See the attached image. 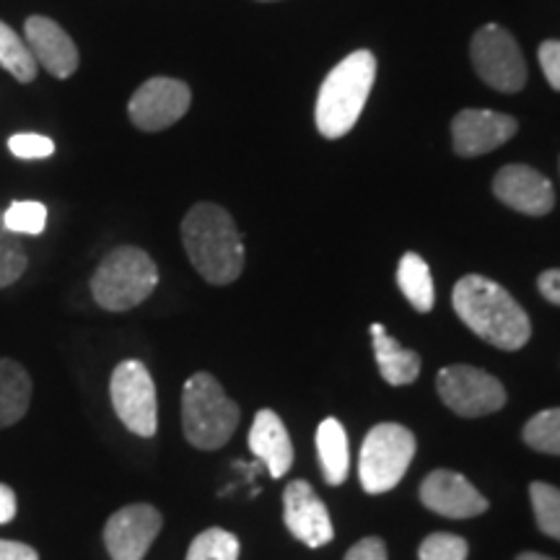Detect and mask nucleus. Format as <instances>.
I'll return each instance as SVG.
<instances>
[{
	"mask_svg": "<svg viewBox=\"0 0 560 560\" xmlns=\"http://www.w3.org/2000/svg\"><path fill=\"white\" fill-rule=\"evenodd\" d=\"M112 408L122 425L136 436L151 439L159 431V402L156 384L151 380V371L143 361H122L112 371L109 382Z\"/></svg>",
	"mask_w": 560,
	"mask_h": 560,
	"instance_id": "obj_7",
	"label": "nucleus"
},
{
	"mask_svg": "<svg viewBox=\"0 0 560 560\" xmlns=\"http://www.w3.org/2000/svg\"><path fill=\"white\" fill-rule=\"evenodd\" d=\"M249 450L262 467H268L272 478H283L293 465L291 436L283 420L272 410H260L249 429Z\"/></svg>",
	"mask_w": 560,
	"mask_h": 560,
	"instance_id": "obj_17",
	"label": "nucleus"
},
{
	"mask_svg": "<svg viewBox=\"0 0 560 560\" xmlns=\"http://www.w3.org/2000/svg\"><path fill=\"white\" fill-rule=\"evenodd\" d=\"M182 244L192 268L213 285H229L244 270V242L229 210L198 202L182 221Z\"/></svg>",
	"mask_w": 560,
	"mask_h": 560,
	"instance_id": "obj_2",
	"label": "nucleus"
},
{
	"mask_svg": "<svg viewBox=\"0 0 560 560\" xmlns=\"http://www.w3.org/2000/svg\"><path fill=\"white\" fill-rule=\"evenodd\" d=\"M420 503L446 520H472L488 511V499L465 475L452 470H433L420 482Z\"/></svg>",
	"mask_w": 560,
	"mask_h": 560,
	"instance_id": "obj_13",
	"label": "nucleus"
},
{
	"mask_svg": "<svg viewBox=\"0 0 560 560\" xmlns=\"http://www.w3.org/2000/svg\"><path fill=\"white\" fill-rule=\"evenodd\" d=\"M30 257H26L21 236L5 229L3 213H0V289H9L26 272Z\"/></svg>",
	"mask_w": 560,
	"mask_h": 560,
	"instance_id": "obj_26",
	"label": "nucleus"
},
{
	"mask_svg": "<svg viewBox=\"0 0 560 560\" xmlns=\"http://www.w3.org/2000/svg\"><path fill=\"white\" fill-rule=\"evenodd\" d=\"M416 436L400 423H380L363 439L359 478L366 493L380 495L400 486L416 457Z\"/></svg>",
	"mask_w": 560,
	"mask_h": 560,
	"instance_id": "obj_6",
	"label": "nucleus"
},
{
	"mask_svg": "<svg viewBox=\"0 0 560 560\" xmlns=\"http://www.w3.org/2000/svg\"><path fill=\"white\" fill-rule=\"evenodd\" d=\"M164 527V516L151 503H130L104 524V548L112 560H143Z\"/></svg>",
	"mask_w": 560,
	"mask_h": 560,
	"instance_id": "obj_11",
	"label": "nucleus"
},
{
	"mask_svg": "<svg viewBox=\"0 0 560 560\" xmlns=\"http://www.w3.org/2000/svg\"><path fill=\"white\" fill-rule=\"evenodd\" d=\"M371 340H374V355L384 382L392 384V387H405V384L418 380L420 355L416 350L402 348L392 335H387L384 325H371Z\"/></svg>",
	"mask_w": 560,
	"mask_h": 560,
	"instance_id": "obj_18",
	"label": "nucleus"
},
{
	"mask_svg": "<svg viewBox=\"0 0 560 560\" xmlns=\"http://www.w3.org/2000/svg\"><path fill=\"white\" fill-rule=\"evenodd\" d=\"M529 499L542 535L560 540V488L548 486V482H532Z\"/></svg>",
	"mask_w": 560,
	"mask_h": 560,
	"instance_id": "obj_25",
	"label": "nucleus"
},
{
	"mask_svg": "<svg viewBox=\"0 0 560 560\" xmlns=\"http://www.w3.org/2000/svg\"><path fill=\"white\" fill-rule=\"evenodd\" d=\"M262 3H270V0H262Z\"/></svg>",
	"mask_w": 560,
	"mask_h": 560,
	"instance_id": "obj_36",
	"label": "nucleus"
},
{
	"mask_svg": "<svg viewBox=\"0 0 560 560\" xmlns=\"http://www.w3.org/2000/svg\"><path fill=\"white\" fill-rule=\"evenodd\" d=\"M185 560H240V537L221 527L200 532Z\"/></svg>",
	"mask_w": 560,
	"mask_h": 560,
	"instance_id": "obj_24",
	"label": "nucleus"
},
{
	"mask_svg": "<svg viewBox=\"0 0 560 560\" xmlns=\"http://www.w3.org/2000/svg\"><path fill=\"white\" fill-rule=\"evenodd\" d=\"M452 304L457 317L490 346L520 350L532 338V325L520 301L486 276H465L454 285Z\"/></svg>",
	"mask_w": 560,
	"mask_h": 560,
	"instance_id": "obj_1",
	"label": "nucleus"
},
{
	"mask_svg": "<svg viewBox=\"0 0 560 560\" xmlns=\"http://www.w3.org/2000/svg\"><path fill=\"white\" fill-rule=\"evenodd\" d=\"M540 66L548 83L560 91V42L548 39L540 45Z\"/></svg>",
	"mask_w": 560,
	"mask_h": 560,
	"instance_id": "obj_30",
	"label": "nucleus"
},
{
	"mask_svg": "<svg viewBox=\"0 0 560 560\" xmlns=\"http://www.w3.org/2000/svg\"><path fill=\"white\" fill-rule=\"evenodd\" d=\"M3 223L5 229L13 231V234H26V236H39L45 231L47 223V208L37 200H21L11 202L9 208L3 210Z\"/></svg>",
	"mask_w": 560,
	"mask_h": 560,
	"instance_id": "obj_27",
	"label": "nucleus"
},
{
	"mask_svg": "<svg viewBox=\"0 0 560 560\" xmlns=\"http://www.w3.org/2000/svg\"><path fill=\"white\" fill-rule=\"evenodd\" d=\"M283 522L306 548H322L335 537L330 511L306 480H291L283 490Z\"/></svg>",
	"mask_w": 560,
	"mask_h": 560,
	"instance_id": "obj_12",
	"label": "nucleus"
},
{
	"mask_svg": "<svg viewBox=\"0 0 560 560\" xmlns=\"http://www.w3.org/2000/svg\"><path fill=\"white\" fill-rule=\"evenodd\" d=\"M0 66H3L13 79L21 83H30L37 79V60L26 45V39H21L9 24L0 21Z\"/></svg>",
	"mask_w": 560,
	"mask_h": 560,
	"instance_id": "obj_22",
	"label": "nucleus"
},
{
	"mask_svg": "<svg viewBox=\"0 0 560 560\" xmlns=\"http://www.w3.org/2000/svg\"><path fill=\"white\" fill-rule=\"evenodd\" d=\"M420 560H467V540L450 532H433L418 548Z\"/></svg>",
	"mask_w": 560,
	"mask_h": 560,
	"instance_id": "obj_28",
	"label": "nucleus"
},
{
	"mask_svg": "<svg viewBox=\"0 0 560 560\" xmlns=\"http://www.w3.org/2000/svg\"><path fill=\"white\" fill-rule=\"evenodd\" d=\"M192 104V91L177 79H149L140 86L128 104L130 122L145 132L172 128L187 115Z\"/></svg>",
	"mask_w": 560,
	"mask_h": 560,
	"instance_id": "obj_10",
	"label": "nucleus"
},
{
	"mask_svg": "<svg viewBox=\"0 0 560 560\" xmlns=\"http://www.w3.org/2000/svg\"><path fill=\"white\" fill-rule=\"evenodd\" d=\"M520 122L511 115L490 109H462L452 122L454 151L459 156H482L516 136Z\"/></svg>",
	"mask_w": 560,
	"mask_h": 560,
	"instance_id": "obj_14",
	"label": "nucleus"
},
{
	"mask_svg": "<svg viewBox=\"0 0 560 560\" xmlns=\"http://www.w3.org/2000/svg\"><path fill=\"white\" fill-rule=\"evenodd\" d=\"M32 402V380L13 359H0V429L19 423Z\"/></svg>",
	"mask_w": 560,
	"mask_h": 560,
	"instance_id": "obj_20",
	"label": "nucleus"
},
{
	"mask_svg": "<svg viewBox=\"0 0 560 560\" xmlns=\"http://www.w3.org/2000/svg\"><path fill=\"white\" fill-rule=\"evenodd\" d=\"M9 151L16 159L34 161V159L52 156L55 143L47 136H37V132H19V136H11Z\"/></svg>",
	"mask_w": 560,
	"mask_h": 560,
	"instance_id": "obj_29",
	"label": "nucleus"
},
{
	"mask_svg": "<svg viewBox=\"0 0 560 560\" xmlns=\"http://www.w3.org/2000/svg\"><path fill=\"white\" fill-rule=\"evenodd\" d=\"M16 493L5 482H0V524H9L16 516Z\"/></svg>",
	"mask_w": 560,
	"mask_h": 560,
	"instance_id": "obj_34",
	"label": "nucleus"
},
{
	"mask_svg": "<svg viewBox=\"0 0 560 560\" xmlns=\"http://www.w3.org/2000/svg\"><path fill=\"white\" fill-rule=\"evenodd\" d=\"M524 444L540 454H556L560 457V408L542 410L529 418L524 425Z\"/></svg>",
	"mask_w": 560,
	"mask_h": 560,
	"instance_id": "obj_23",
	"label": "nucleus"
},
{
	"mask_svg": "<svg viewBox=\"0 0 560 560\" xmlns=\"http://www.w3.org/2000/svg\"><path fill=\"white\" fill-rule=\"evenodd\" d=\"M470 58L475 73L490 89L503 91V94H516L527 83V62H524L520 45L511 37V32L499 24H488L475 32Z\"/></svg>",
	"mask_w": 560,
	"mask_h": 560,
	"instance_id": "obj_8",
	"label": "nucleus"
},
{
	"mask_svg": "<svg viewBox=\"0 0 560 560\" xmlns=\"http://www.w3.org/2000/svg\"><path fill=\"white\" fill-rule=\"evenodd\" d=\"M24 39L30 50L47 73L55 79H70L79 68V50H75L73 39L60 24H55L47 16H30L24 24Z\"/></svg>",
	"mask_w": 560,
	"mask_h": 560,
	"instance_id": "obj_16",
	"label": "nucleus"
},
{
	"mask_svg": "<svg viewBox=\"0 0 560 560\" xmlns=\"http://www.w3.org/2000/svg\"><path fill=\"white\" fill-rule=\"evenodd\" d=\"M240 405L229 400L221 382L208 371H198L182 389V431L195 450L213 452L229 444L240 425Z\"/></svg>",
	"mask_w": 560,
	"mask_h": 560,
	"instance_id": "obj_4",
	"label": "nucleus"
},
{
	"mask_svg": "<svg viewBox=\"0 0 560 560\" xmlns=\"http://www.w3.org/2000/svg\"><path fill=\"white\" fill-rule=\"evenodd\" d=\"M317 454L327 486H342L350 470L348 433L338 418H325L317 429Z\"/></svg>",
	"mask_w": 560,
	"mask_h": 560,
	"instance_id": "obj_19",
	"label": "nucleus"
},
{
	"mask_svg": "<svg viewBox=\"0 0 560 560\" xmlns=\"http://www.w3.org/2000/svg\"><path fill=\"white\" fill-rule=\"evenodd\" d=\"M159 285V268L149 252L117 247L100 262L91 278V296L107 312H130Z\"/></svg>",
	"mask_w": 560,
	"mask_h": 560,
	"instance_id": "obj_5",
	"label": "nucleus"
},
{
	"mask_svg": "<svg viewBox=\"0 0 560 560\" xmlns=\"http://www.w3.org/2000/svg\"><path fill=\"white\" fill-rule=\"evenodd\" d=\"M346 560H387V545L380 537H363L346 552Z\"/></svg>",
	"mask_w": 560,
	"mask_h": 560,
	"instance_id": "obj_31",
	"label": "nucleus"
},
{
	"mask_svg": "<svg viewBox=\"0 0 560 560\" xmlns=\"http://www.w3.org/2000/svg\"><path fill=\"white\" fill-rule=\"evenodd\" d=\"M436 389L441 402L462 418H480L506 405V389L488 371L475 366H446L439 371Z\"/></svg>",
	"mask_w": 560,
	"mask_h": 560,
	"instance_id": "obj_9",
	"label": "nucleus"
},
{
	"mask_svg": "<svg viewBox=\"0 0 560 560\" xmlns=\"http://www.w3.org/2000/svg\"><path fill=\"white\" fill-rule=\"evenodd\" d=\"M397 285H400L405 299L412 304V310L420 314L433 310L436 291H433L431 268L423 257L416 255V252H408L400 260V265H397Z\"/></svg>",
	"mask_w": 560,
	"mask_h": 560,
	"instance_id": "obj_21",
	"label": "nucleus"
},
{
	"mask_svg": "<svg viewBox=\"0 0 560 560\" xmlns=\"http://www.w3.org/2000/svg\"><path fill=\"white\" fill-rule=\"evenodd\" d=\"M493 192L503 206L524 215H548L556 206L550 179L524 164L503 166L493 179Z\"/></svg>",
	"mask_w": 560,
	"mask_h": 560,
	"instance_id": "obj_15",
	"label": "nucleus"
},
{
	"mask_svg": "<svg viewBox=\"0 0 560 560\" xmlns=\"http://www.w3.org/2000/svg\"><path fill=\"white\" fill-rule=\"evenodd\" d=\"M516 560H556V558L542 556V552H522V556L516 558Z\"/></svg>",
	"mask_w": 560,
	"mask_h": 560,
	"instance_id": "obj_35",
	"label": "nucleus"
},
{
	"mask_svg": "<svg viewBox=\"0 0 560 560\" xmlns=\"http://www.w3.org/2000/svg\"><path fill=\"white\" fill-rule=\"evenodd\" d=\"M0 560H39V552L26 542L0 540Z\"/></svg>",
	"mask_w": 560,
	"mask_h": 560,
	"instance_id": "obj_32",
	"label": "nucleus"
},
{
	"mask_svg": "<svg viewBox=\"0 0 560 560\" xmlns=\"http://www.w3.org/2000/svg\"><path fill=\"white\" fill-rule=\"evenodd\" d=\"M374 79L376 58L369 50L350 52L327 73L317 96V109H314V120L322 136L335 140L353 130L366 107Z\"/></svg>",
	"mask_w": 560,
	"mask_h": 560,
	"instance_id": "obj_3",
	"label": "nucleus"
},
{
	"mask_svg": "<svg viewBox=\"0 0 560 560\" xmlns=\"http://www.w3.org/2000/svg\"><path fill=\"white\" fill-rule=\"evenodd\" d=\"M537 285H540V293L550 304L560 306V270H545L540 278H537Z\"/></svg>",
	"mask_w": 560,
	"mask_h": 560,
	"instance_id": "obj_33",
	"label": "nucleus"
}]
</instances>
